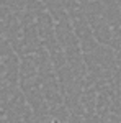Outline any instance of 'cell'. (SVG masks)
I'll use <instances>...</instances> for the list:
<instances>
[{"mask_svg":"<svg viewBox=\"0 0 121 123\" xmlns=\"http://www.w3.org/2000/svg\"><path fill=\"white\" fill-rule=\"evenodd\" d=\"M52 123H59V122H57V120H54V122H52Z\"/></svg>","mask_w":121,"mask_h":123,"instance_id":"obj_1","label":"cell"}]
</instances>
